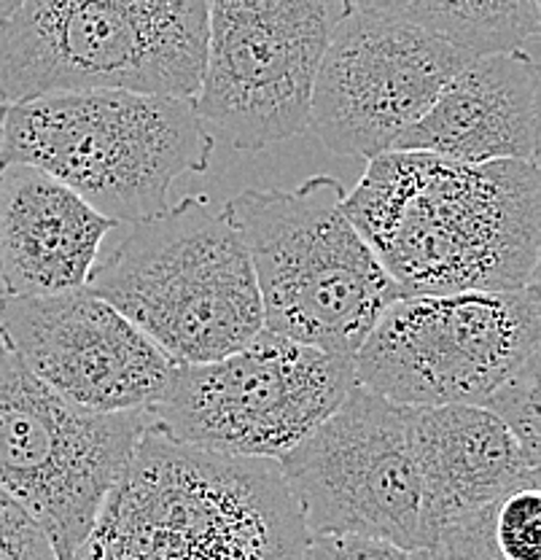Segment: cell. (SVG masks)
<instances>
[{
    "label": "cell",
    "mask_w": 541,
    "mask_h": 560,
    "mask_svg": "<svg viewBox=\"0 0 541 560\" xmlns=\"http://www.w3.org/2000/svg\"><path fill=\"white\" fill-rule=\"evenodd\" d=\"M342 208L404 296L539 283V162L386 151Z\"/></svg>",
    "instance_id": "cell-1"
},
{
    "label": "cell",
    "mask_w": 541,
    "mask_h": 560,
    "mask_svg": "<svg viewBox=\"0 0 541 560\" xmlns=\"http://www.w3.org/2000/svg\"><path fill=\"white\" fill-rule=\"evenodd\" d=\"M310 534L278 460L145 429L68 560H302Z\"/></svg>",
    "instance_id": "cell-2"
},
{
    "label": "cell",
    "mask_w": 541,
    "mask_h": 560,
    "mask_svg": "<svg viewBox=\"0 0 541 560\" xmlns=\"http://www.w3.org/2000/svg\"><path fill=\"white\" fill-rule=\"evenodd\" d=\"M84 289L180 366L235 353L264 329L240 230L200 195L116 224Z\"/></svg>",
    "instance_id": "cell-3"
},
{
    "label": "cell",
    "mask_w": 541,
    "mask_h": 560,
    "mask_svg": "<svg viewBox=\"0 0 541 560\" xmlns=\"http://www.w3.org/2000/svg\"><path fill=\"white\" fill-rule=\"evenodd\" d=\"M216 138L195 97L60 90L5 108L0 165L38 167L116 224L170 206L180 175L205 173Z\"/></svg>",
    "instance_id": "cell-4"
},
{
    "label": "cell",
    "mask_w": 541,
    "mask_h": 560,
    "mask_svg": "<svg viewBox=\"0 0 541 560\" xmlns=\"http://www.w3.org/2000/svg\"><path fill=\"white\" fill-rule=\"evenodd\" d=\"M342 202L345 186L321 173L294 189H248L224 208L251 256L264 331L353 359L404 294Z\"/></svg>",
    "instance_id": "cell-5"
},
{
    "label": "cell",
    "mask_w": 541,
    "mask_h": 560,
    "mask_svg": "<svg viewBox=\"0 0 541 560\" xmlns=\"http://www.w3.org/2000/svg\"><path fill=\"white\" fill-rule=\"evenodd\" d=\"M208 0H22L0 22V101L60 90L195 97Z\"/></svg>",
    "instance_id": "cell-6"
},
{
    "label": "cell",
    "mask_w": 541,
    "mask_h": 560,
    "mask_svg": "<svg viewBox=\"0 0 541 560\" xmlns=\"http://www.w3.org/2000/svg\"><path fill=\"white\" fill-rule=\"evenodd\" d=\"M539 348V283L399 296L353 353V375L401 407H485L511 377L541 361Z\"/></svg>",
    "instance_id": "cell-7"
},
{
    "label": "cell",
    "mask_w": 541,
    "mask_h": 560,
    "mask_svg": "<svg viewBox=\"0 0 541 560\" xmlns=\"http://www.w3.org/2000/svg\"><path fill=\"white\" fill-rule=\"evenodd\" d=\"M353 385V359L261 329L235 353L173 366L145 418L186 445L281 460Z\"/></svg>",
    "instance_id": "cell-8"
},
{
    "label": "cell",
    "mask_w": 541,
    "mask_h": 560,
    "mask_svg": "<svg viewBox=\"0 0 541 560\" xmlns=\"http://www.w3.org/2000/svg\"><path fill=\"white\" fill-rule=\"evenodd\" d=\"M145 412H92L51 390L0 342V490L71 558L130 464Z\"/></svg>",
    "instance_id": "cell-9"
},
{
    "label": "cell",
    "mask_w": 541,
    "mask_h": 560,
    "mask_svg": "<svg viewBox=\"0 0 541 560\" xmlns=\"http://www.w3.org/2000/svg\"><path fill=\"white\" fill-rule=\"evenodd\" d=\"M348 0H208L195 108L240 151L307 130L313 81Z\"/></svg>",
    "instance_id": "cell-10"
},
{
    "label": "cell",
    "mask_w": 541,
    "mask_h": 560,
    "mask_svg": "<svg viewBox=\"0 0 541 560\" xmlns=\"http://www.w3.org/2000/svg\"><path fill=\"white\" fill-rule=\"evenodd\" d=\"M307 534L423 547V495L407 407L353 385L342 405L278 460Z\"/></svg>",
    "instance_id": "cell-11"
},
{
    "label": "cell",
    "mask_w": 541,
    "mask_h": 560,
    "mask_svg": "<svg viewBox=\"0 0 541 560\" xmlns=\"http://www.w3.org/2000/svg\"><path fill=\"white\" fill-rule=\"evenodd\" d=\"M471 57L421 27L351 9L318 66L307 130L334 156L375 160Z\"/></svg>",
    "instance_id": "cell-12"
},
{
    "label": "cell",
    "mask_w": 541,
    "mask_h": 560,
    "mask_svg": "<svg viewBox=\"0 0 541 560\" xmlns=\"http://www.w3.org/2000/svg\"><path fill=\"white\" fill-rule=\"evenodd\" d=\"M0 342L40 383L92 412H145L176 366L136 324L86 289L0 294Z\"/></svg>",
    "instance_id": "cell-13"
},
{
    "label": "cell",
    "mask_w": 541,
    "mask_h": 560,
    "mask_svg": "<svg viewBox=\"0 0 541 560\" xmlns=\"http://www.w3.org/2000/svg\"><path fill=\"white\" fill-rule=\"evenodd\" d=\"M393 151L456 162H539V66L526 49L474 55Z\"/></svg>",
    "instance_id": "cell-14"
},
{
    "label": "cell",
    "mask_w": 541,
    "mask_h": 560,
    "mask_svg": "<svg viewBox=\"0 0 541 560\" xmlns=\"http://www.w3.org/2000/svg\"><path fill=\"white\" fill-rule=\"evenodd\" d=\"M116 221L38 167L0 165V294L84 289Z\"/></svg>",
    "instance_id": "cell-15"
},
{
    "label": "cell",
    "mask_w": 541,
    "mask_h": 560,
    "mask_svg": "<svg viewBox=\"0 0 541 560\" xmlns=\"http://www.w3.org/2000/svg\"><path fill=\"white\" fill-rule=\"evenodd\" d=\"M423 495V547L452 517L539 480V464L485 407H407Z\"/></svg>",
    "instance_id": "cell-16"
},
{
    "label": "cell",
    "mask_w": 541,
    "mask_h": 560,
    "mask_svg": "<svg viewBox=\"0 0 541 560\" xmlns=\"http://www.w3.org/2000/svg\"><path fill=\"white\" fill-rule=\"evenodd\" d=\"M351 9L407 22L467 55L526 49L539 35V0H348Z\"/></svg>",
    "instance_id": "cell-17"
},
{
    "label": "cell",
    "mask_w": 541,
    "mask_h": 560,
    "mask_svg": "<svg viewBox=\"0 0 541 560\" xmlns=\"http://www.w3.org/2000/svg\"><path fill=\"white\" fill-rule=\"evenodd\" d=\"M432 560H509L493 521V501L452 517L426 547Z\"/></svg>",
    "instance_id": "cell-18"
},
{
    "label": "cell",
    "mask_w": 541,
    "mask_h": 560,
    "mask_svg": "<svg viewBox=\"0 0 541 560\" xmlns=\"http://www.w3.org/2000/svg\"><path fill=\"white\" fill-rule=\"evenodd\" d=\"M539 366L537 364L526 366L520 375L511 377L504 388H498L496 394L487 399L485 410H491L511 434L517 436L520 447L531 460L539 464Z\"/></svg>",
    "instance_id": "cell-19"
},
{
    "label": "cell",
    "mask_w": 541,
    "mask_h": 560,
    "mask_svg": "<svg viewBox=\"0 0 541 560\" xmlns=\"http://www.w3.org/2000/svg\"><path fill=\"white\" fill-rule=\"evenodd\" d=\"M302 560H432V552L426 547H401L375 536L316 534L307 539Z\"/></svg>",
    "instance_id": "cell-20"
},
{
    "label": "cell",
    "mask_w": 541,
    "mask_h": 560,
    "mask_svg": "<svg viewBox=\"0 0 541 560\" xmlns=\"http://www.w3.org/2000/svg\"><path fill=\"white\" fill-rule=\"evenodd\" d=\"M0 560H57L40 525L0 490Z\"/></svg>",
    "instance_id": "cell-21"
},
{
    "label": "cell",
    "mask_w": 541,
    "mask_h": 560,
    "mask_svg": "<svg viewBox=\"0 0 541 560\" xmlns=\"http://www.w3.org/2000/svg\"><path fill=\"white\" fill-rule=\"evenodd\" d=\"M22 5V0H0V22L9 20L16 9Z\"/></svg>",
    "instance_id": "cell-22"
},
{
    "label": "cell",
    "mask_w": 541,
    "mask_h": 560,
    "mask_svg": "<svg viewBox=\"0 0 541 560\" xmlns=\"http://www.w3.org/2000/svg\"><path fill=\"white\" fill-rule=\"evenodd\" d=\"M5 108H9V103L0 101V140H3V121H5Z\"/></svg>",
    "instance_id": "cell-23"
},
{
    "label": "cell",
    "mask_w": 541,
    "mask_h": 560,
    "mask_svg": "<svg viewBox=\"0 0 541 560\" xmlns=\"http://www.w3.org/2000/svg\"><path fill=\"white\" fill-rule=\"evenodd\" d=\"M57 560H68V556H57Z\"/></svg>",
    "instance_id": "cell-24"
}]
</instances>
